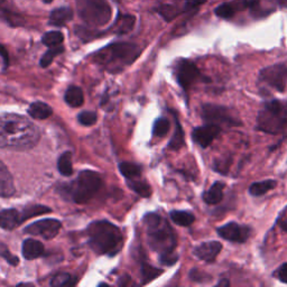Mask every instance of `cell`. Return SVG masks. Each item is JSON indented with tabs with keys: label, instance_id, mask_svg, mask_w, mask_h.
<instances>
[{
	"label": "cell",
	"instance_id": "6da1fadb",
	"mask_svg": "<svg viewBox=\"0 0 287 287\" xmlns=\"http://www.w3.org/2000/svg\"><path fill=\"white\" fill-rule=\"evenodd\" d=\"M40 138L39 128L26 117L16 113L0 115V148L31 149Z\"/></svg>",
	"mask_w": 287,
	"mask_h": 287
},
{
	"label": "cell",
	"instance_id": "7a4b0ae2",
	"mask_svg": "<svg viewBox=\"0 0 287 287\" xmlns=\"http://www.w3.org/2000/svg\"><path fill=\"white\" fill-rule=\"evenodd\" d=\"M147 228L149 246L160 255L161 263L172 266L177 262L175 254L176 236L168 222L157 213H148L144 219Z\"/></svg>",
	"mask_w": 287,
	"mask_h": 287
},
{
	"label": "cell",
	"instance_id": "3957f363",
	"mask_svg": "<svg viewBox=\"0 0 287 287\" xmlns=\"http://www.w3.org/2000/svg\"><path fill=\"white\" fill-rule=\"evenodd\" d=\"M89 245L98 255H116L123 247V236L118 226L109 221H96L88 226Z\"/></svg>",
	"mask_w": 287,
	"mask_h": 287
},
{
	"label": "cell",
	"instance_id": "277c9868",
	"mask_svg": "<svg viewBox=\"0 0 287 287\" xmlns=\"http://www.w3.org/2000/svg\"><path fill=\"white\" fill-rule=\"evenodd\" d=\"M139 47L131 43H116L96 53L94 61L103 69L117 73L130 65L139 55Z\"/></svg>",
	"mask_w": 287,
	"mask_h": 287
},
{
	"label": "cell",
	"instance_id": "5b68a950",
	"mask_svg": "<svg viewBox=\"0 0 287 287\" xmlns=\"http://www.w3.org/2000/svg\"><path fill=\"white\" fill-rule=\"evenodd\" d=\"M287 128V103L278 100L268 101L257 116V129L270 135H278Z\"/></svg>",
	"mask_w": 287,
	"mask_h": 287
},
{
	"label": "cell",
	"instance_id": "8992f818",
	"mask_svg": "<svg viewBox=\"0 0 287 287\" xmlns=\"http://www.w3.org/2000/svg\"><path fill=\"white\" fill-rule=\"evenodd\" d=\"M102 185V179L99 173L93 171H82L78 179L69 185H65L64 192L72 201L79 205L88 202L99 191Z\"/></svg>",
	"mask_w": 287,
	"mask_h": 287
},
{
	"label": "cell",
	"instance_id": "52a82bcc",
	"mask_svg": "<svg viewBox=\"0 0 287 287\" xmlns=\"http://www.w3.org/2000/svg\"><path fill=\"white\" fill-rule=\"evenodd\" d=\"M78 15L86 25L100 27L111 20V8L105 0H75Z\"/></svg>",
	"mask_w": 287,
	"mask_h": 287
},
{
	"label": "cell",
	"instance_id": "ba28073f",
	"mask_svg": "<svg viewBox=\"0 0 287 287\" xmlns=\"http://www.w3.org/2000/svg\"><path fill=\"white\" fill-rule=\"evenodd\" d=\"M202 119L206 123H213L221 126L232 127V126H240L241 120L235 115L233 110L230 108L224 107V105H218L212 103H206L202 105L201 110Z\"/></svg>",
	"mask_w": 287,
	"mask_h": 287
},
{
	"label": "cell",
	"instance_id": "9c48e42d",
	"mask_svg": "<svg viewBox=\"0 0 287 287\" xmlns=\"http://www.w3.org/2000/svg\"><path fill=\"white\" fill-rule=\"evenodd\" d=\"M259 81L283 92L287 85V66L285 64H274L259 72Z\"/></svg>",
	"mask_w": 287,
	"mask_h": 287
},
{
	"label": "cell",
	"instance_id": "30bf717a",
	"mask_svg": "<svg viewBox=\"0 0 287 287\" xmlns=\"http://www.w3.org/2000/svg\"><path fill=\"white\" fill-rule=\"evenodd\" d=\"M201 78V72L193 62L188 60H181L176 66V79L179 84L187 91L196 81Z\"/></svg>",
	"mask_w": 287,
	"mask_h": 287
},
{
	"label": "cell",
	"instance_id": "8fae6325",
	"mask_svg": "<svg viewBox=\"0 0 287 287\" xmlns=\"http://www.w3.org/2000/svg\"><path fill=\"white\" fill-rule=\"evenodd\" d=\"M217 232L225 240L231 241V243L244 244L250 237L251 230L248 226L239 225L237 222H229L225 226H219Z\"/></svg>",
	"mask_w": 287,
	"mask_h": 287
},
{
	"label": "cell",
	"instance_id": "7c38bea8",
	"mask_svg": "<svg viewBox=\"0 0 287 287\" xmlns=\"http://www.w3.org/2000/svg\"><path fill=\"white\" fill-rule=\"evenodd\" d=\"M61 229V222L55 219H44L34 222L25 228V232L32 236H40L44 239H53Z\"/></svg>",
	"mask_w": 287,
	"mask_h": 287
},
{
	"label": "cell",
	"instance_id": "4fadbf2b",
	"mask_svg": "<svg viewBox=\"0 0 287 287\" xmlns=\"http://www.w3.org/2000/svg\"><path fill=\"white\" fill-rule=\"evenodd\" d=\"M221 133V127L218 124L206 123L205 126L196 127L192 133V139L203 148L209 147Z\"/></svg>",
	"mask_w": 287,
	"mask_h": 287
},
{
	"label": "cell",
	"instance_id": "5bb4252c",
	"mask_svg": "<svg viewBox=\"0 0 287 287\" xmlns=\"http://www.w3.org/2000/svg\"><path fill=\"white\" fill-rule=\"evenodd\" d=\"M222 250V244L219 241H207V243H203L200 246L194 249V255L198 257L199 259L203 260L205 263H213L217 257L219 256Z\"/></svg>",
	"mask_w": 287,
	"mask_h": 287
},
{
	"label": "cell",
	"instance_id": "9a60e30c",
	"mask_svg": "<svg viewBox=\"0 0 287 287\" xmlns=\"http://www.w3.org/2000/svg\"><path fill=\"white\" fill-rule=\"evenodd\" d=\"M15 193L14 180L7 166L0 161V196L9 198Z\"/></svg>",
	"mask_w": 287,
	"mask_h": 287
},
{
	"label": "cell",
	"instance_id": "2e32d148",
	"mask_svg": "<svg viewBox=\"0 0 287 287\" xmlns=\"http://www.w3.org/2000/svg\"><path fill=\"white\" fill-rule=\"evenodd\" d=\"M21 222V215L15 209H7L0 211V228L6 230H13L20 226Z\"/></svg>",
	"mask_w": 287,
	"mask_h": 287
},
{
	"label": "cell",
	"instance_id": "e0dca14e",
	"mask_svg": "<svg viewBox=\"0 0 287 287\" xmlns=\"http://www.w3.org/2000/svg\"><path fill=\"white\" fill-rule=\"evenodd\" d=\"M22 255L26 259L32 260L44 255V246L40 241L27 239L22 244Z\"/></svg>",
	"mask_w": 287,
	"mask_h": 287
},
{
	"label": "cell",
	"instance_id": "ac0fdd59",
	"mask_svg": "<svg viewBox=\"0 0 287 287\" xmlns=\"http://www.w3.org/2000/svg\"><path fill=\"white\" fill-rule=\"evenodd\" d=\"M224 188L225 183L215 182L209 190L203 193V200L206 205H215L224 199Z\"/></svg>",
	"mask_w": 287,
	"mask_h": 287
},
{
	"label": "cell",
	"instance_id": "d6986e66",
	"mask_svg": "<svg viewBox=\"0 0 287 287\" xmlns=\"http://www.w3.org/2000/svg\"><path fill=\"white\" fill-rule=\"evenodd\" d=\"M73 18V11L70 8H59L53 10L50 16V22L54 26H63Z\"/></svg>",
	"mask_w": 287,
	"mask_h": 287
},
{
	"label": "cell",
	"instance_id": "ffe728a7",
	"mask_svg": "<svg viewBox=\"0 0 287 287\" xmlns=\"http://www.w3.org/2000/svg\"><path fill=\"white\" fill-rule=\"evenodd\" d=\"M65 101L71 107H80L84 102V96H83L82 90L75 85L69 86L65 92Z\"/></svg>",
	"mask_w": 287,
	"mask_h": 287
},
{
	"label": "cell",
	"instance_id": "44dd1931",
	"mask_svg": "<svg viewBox=\"0 0 287 287\" xmlns=\"http://www.w3.org/2000/svg\"><path fill=\"white\" fill-rule=\"evenodd\" d=\"M277 182L275 180H266L262 181V182H256L250 185L249 187V193L252 196H262L266 194L267 192L273 190V188L276 187Z\"/></svg>",
	"mask_w": 287,
	"mask_h": 287
},
{
	"label": "cell",
	"instance_id": "7402d4cb",
	"mask_svg": "<svg viewBox=\"0 0 287 287\" xmlns=\"http://www.w3.org/2000/svg\"><path fill=\"white\" fill-rule=\"evenodd\" d=\"M28 113L35 119H46L52 115L53 111L50 105L39 101V102L31 104V107L28 108Z\"/></svg>",
	"mask_w": 287,
	"mask_h": 287
},
{
	"label": "cell",
	"instance_id": "603a6c76",
	"mask_svg": "<svg viewBox=\"0 0 287 287\" xmlns=\"http://www.w3.org/2000/svg\"><path fill=\"white\" fill-rule=\"evenodd\" d=\"M135 17L131 15H123L118 18L113 26V32L117 34H126L129 33L135 26Z\"/></svg>",
	"mask_w": 287,
	"mask_h": 287
},
{
	"label": "cell",
	"instance_id": "cb8c5ba5",
	"mask_svg": "<svg viewBox=\"0 0 287 287\" xmlns=\"http://www.w3.org/2000/svg\"><path fill=\"white\" fill-rule=\"evenodd\" d=\"M169 215L173 222L181 226H190L195 220L193 213L188 211H172Z\"/></svg>",
	"mask_w": 287,
	"mask_h": 287
},
{
	"label": "cell",
	"instance_id": "d4e9b609",
	"mask_svg": "<svg viewBox=\"0 0 287 287\" xmlns=\"http://www.w3.org/2000/svg\"><path fill=\"white\" fill-rule=\"evenodd\" d=\"M58 168L63 176H70L73 173V166H72V154L65 152L59 158Z\"/></svg>",
	"mask_w": 287,
	"mask_h": 287
},
{
	"label": "cell",
	"instance_id": "484cf974",
	"mask_svg": "<svg viewBox=\"0 0 287 287\" xmlns=\"http://www.w3.org/2000/svg\"><path fill=\"white\" fill-rule=\"evenodd\" d=\"M119 169L120 173L128 180L138 179L142 174V169L138 165H136L134 163H128V162H123V163L119 165Z\"/></svg>",
	"mask_w": 287,
	"mask_h": 287
},
{
	"label": "cell",
	"instance_id": "4316f807",
	"mask_svg": "<svg viewBox=\"0 0 287 287\" xmlns=\"http://www.w3.org/2000/svg\"><path fill=\"white\" fill-rule=\"evenodd\" d=\"M127 183L131 190H134L136 193L143 196V198H148L152 194V188H150L149 185L146 182H144V181L133 179L128 180Z\"/></svg>",
	"mask_w": 287,
	"mask_h": 287
},
{
	"label": "cell",
	"instance_id": "83f0119b",
	"mask_svg": "<svg viewBox=\"0 0 287 287\" xmlns=\"http://www.w3.org/2000/svg\"><path fill=\"white\" fill-rule=\"evenodd\" d=\"M175 123H176V129L175 133L173 135V137L171 141H169V148L173 150H179L182 148L184 146V131L182 129V126L177 118H175Z\"/></svg>",
	"mask_w": 287,
	"mask_h": 287
},
{
	"label": "cell",
	"instance_id": "f1b7e54d",
	"mask_svg": "<svg viewBox=\"0 0 287 287\" xmlns=\"http://www.w3.org/2000/svg\"><path fill=\"white\" fill-rule=\"evenodd\" d=\"M51 211L52 210L50 209V207H47V206H45V205L27 206L24 211H22V213H20V215H21V222L22 221H26L29 218L36 217V215L48 213V212H51Z\"/></svg>",
	"mask_w": 287,
	"mask_h": 287
},
{
	"label": "cell",
	"instance_id": "f546056e",
	"mask_svg": "<svg viewBox=\"0 0 287 287\" xmlns=\"http://www.w3.org/2000/svg\"><path fill=\"white\" fill-rule=\"evenodd\" d=\"M64 36L61 32H48L43 36V44L47 47H55L63 43Z\"/></svg>",
	"mask_w": 287,
	"mask_h": 287
},
{
	"label": "cell",
	"instance_id": "4dcf8cb0",
	"mask_svg": "<svg viewBox=\"0 0 287 287\" xmlns=\"http://www.w3.org/2000/svg\"><path fill=\"white\" fill-rule=\"evenodd\" d=\"M162 273H163V270L158 269V268L150 266V265H148V264H143L142 275H143V279H144V284H146V283L153 281L154 278L160 276Z\"/></svg>",
	"mask_w": 287,
	"mask_h": 287
},
{
	"label": "cell",
	"instance_id": "1f68e13d",
	"mask_svg": "<svg viewBox=\"0 0 287 287\" xmlns=\"http://www.w3.org/2000/svg\"><path fill=\"white\" fill-rule=\"evenodd\" d=\"M63 51H64V48H63V46H61V45H59V46H55V47H50V50L45 53V54L43 55V58H41V66L47 67L53 62L54 58H56V56L61 54Z\"/></svg>",
	"mask_w": 287,
	"mask_h": 287
},
{
	"label": "cell",
	"instance_id": "d6a6232c",
	"mask_svg": "<svg viewBox=\"0 0 287 287\" xmlns=\"http://www.w3.org/2000/svg\"><path fill=\"white\" fill-rule=\"evenodd\" d=\"M75 278L73 276H71L70 274H59L52 279L51 285L55 286V287H60V286H73L75 284Z\"/></svg>",
	"mask_w": 287,
	"mask_h": 287
},
{
	"label": "cell",
	"instance_id": "836d02e7",
	"mask_svg": "<svg viewBox=\"0 0 287 287\" xmlns=\"http://www.w3.org/2000/svg\"><path fill=\"white\" fill-rule=\"evenodd\" d=\"M169 127H171V124H169V122L167 119L160 118L154 123L153 133L155 136H157V137H164V136L169 131Z\"/></svg>",
	"mask_w": 287,
	"mask_h": 287
},
{
	"label": "cell",
	"instance_id": "e575fe53",
	"mask_svg": "<svg viewBox=\"0 0 287 287\" xmlns=\"http://www.w3.org/2000/svg\"><path fill=\"white\" fill-rule=\"evenodd\" d=\"M215 15L220 18H231L235 15V9L232 8L229 3H222V5L218 6L214 10Z\"/></svg>",
	"mask_w": 287,
	"mask_h": 287
},
{
	"label": "cell",
	"instance_id": "d590c367",
	"mask_svg": "<svg viewBox=\"0 0 287 287\" xmlns=\"http://www.w3.org/2000/svg\"><path fill=\"white\" fill-rule=\"evenodd\" d=\"M79 123L84 126H92L97 122V115L91 111H83L78 117Z\"/></svg>",
	"mask_w": 287,
	"mask_h": 287
},
{
	"label": "cell",
	"instance_id": "8d00e7d4",
	"mask_svg": "<svg viewBox=\"0 0 287 287\" xmlns=\"http://www.w3.org/2000/svg\"><path fill=\"white\" fill-rule=\"evenodd\" d=\"M190 278L196 283H205V282H210L211 279H212V277H211L209 274H206L205 273V271L200 269H196V268L191 270Z\"/></svg>",
	"mask_w": 287,
	"mask_h": 287
},
{
	"label": "cell",
	"instance_id": "74e56055",
	"mask_svg": "<svg viewBox=\"0 0 287 287\" xmlns=\"http://www.w3.org/2000/svg\"><path fill=\"white\" fill-rule=\"evenodd\" d=\"M0 256H1L2 258H5V260H7V262L13 266H16L18 265V263H20V260H18L17 257L11 255L8 250V248H7L6 245L3 244H0Z\"/></svg>",
	"mask_w": 287,
	"mask_h": 287
},
{
	"label": "cell",
	"instance_id": "f35d334b",
	"mask_svg": "<svg viewBox=\"0 0 287 287\" xmlns=\"http://www.w3.org/2000/svg\"><path fill=\"white\" fill-rule=\"evenodd\" d=\"M160 13L162 16H163L166 20H172L173 18H174L176 15H177V11L173 6H169V5H165L162 7L160 9Z\"/></svg>",
	"mask_w": 287,
	"mask_h": 287
},
{
	"label": "cell",
	"instance_id": "ab89813d",
	"mask_svg": "<svg viewBox=\"0 0 287 287\" xmlns=\"http://www.w3.org/2000/svg\"><path fill=\"white\" fill-rule=\"evenodd\" d=\"M14 9L13 0H0V11L3 14H10Z\"/></svg>",
	"mask_w": 287,
	"mask_h": 287
},
{
	"label": "cell",
	"instance_id": "60d3db41",
	"mask_svg": "<svg viewBox=\"0 0 287 287\" xmlns=\"http://www.w3.org/2000/svg\"><path fill=\"white\" fill-rule=\"evenodd\" d=\"M276 276L282 283L287 284V263L283 264V265L278 268L276 271Z\"/></svg>",
	"mask_w": 287,
	"mask_h": 287
},
{
	"label": "cell",
	"instance_id": "b9f144b4",
	"mask_svg": "<svg viewBox=\"0 0 287 287\" xmlns=\"http://www.w3.org/2000/svg\"><path fill=\"white\" fill-rule=\"evenodd\" d=\"M206 1V0H188V1L186 2V8H193V7H196V6H200L202 5V3H205Z\"/></svg>",
	"mask_w": 287,
	"mask_h": 287
},
{
	"label": "cell",
	"instance_id": "7bdbcfd3",
	"mask_svg": "<svg viewBox=\"0 0 287 287\" xmlns=\"http://www.w3.org/2000/svg\"><path fill=\"white\" fill-rule=\"evenodd\" d=\"M0 56L2 58L3 62H5L6 64L8 63V54H7V51L5 50V47L1 46V45H0Z\"/></svg>",
	"mask_w": 287,
	"mask_h": 287
},
{
	"label": "cell",
	"instance_id": "ee69618b",
	"mask_svg": "<svg viewBox=\"0 0 287 287\" xmlns=\"http://www.w3.org/2000/svg\"><path fill=\"white\" fill-rule=\"evenodd\" d=\"M230 283L229 281H226V279H222V281H220L217 284V286H229Z\"/></svg>",
	"mask_w": 287,
	"mask_h": 287
},
{
	"label": "cell",
	"instance_id": "f6af8a7d",
	"mask_svg": "<svg viewBox=\"0 0 287 287\" xmlns=\"http://www.w3.org/2000/svg\"><path fill=\"white\" fill-rule=\"evenodd\" d=\"M281 226H282L283 230H285V231H287V219L281 221Z\"/></svg>",
	"mask_w": 287,
	"mask_h": 287
},
{
	"label": "cell",
	"instance_id": "bcb514c9",
	"mask_svg": "<svg viewBox=\"0 0 287 287\" xmlns=\"http://www.w3.org/2000/svg\"><path fill=\"white\" fill-rule=\"evenodd\" d=\"M43 1H44L45 3H50V2L53 1V0H43Z\"/></svg>",
	"mask_w": 287,
	"mask_h": 287
}]
</instances>
